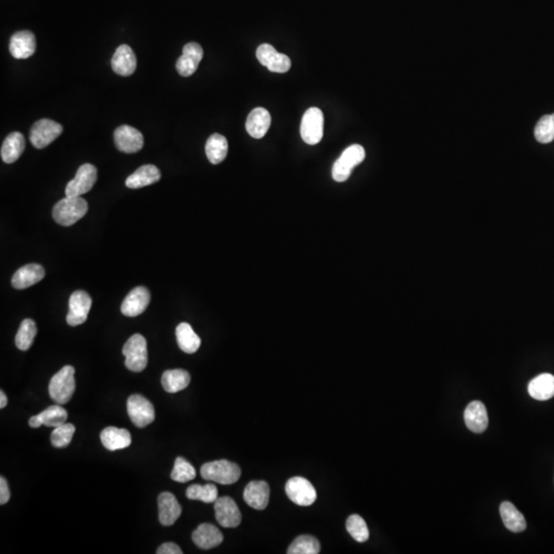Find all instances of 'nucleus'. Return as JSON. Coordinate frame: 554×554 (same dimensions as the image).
<instances>
[{
    "label": "nucleus",
    "mask_w": 554,
    "mask_h": 554,
    "mask_svg": "<svg viewBox=\"0 0 554 554\" xmlns=\"http://www.w3.org/2000/svg\"><path fill=\"white\" fill-rule=\"evenodd\" d=\"M89 210L87 201L80 196H66L56 203L53 218L60 225L72 226L85 216Z\"/></svg>",
    "instance_id": "1"
},
{
    "label": "nucleus",
    "mask_w": 554,
    "mask_h": 554,
    "mask_svg": "<svg viewBox=\"0 0 554 554\" xmlns=\"http://www.w3.org/2000/svg\"><path fill=\"white\" fill-rule=\"evenodd\" d=\"M76 370L73 366H65L51 379L49 392L52 399L58 404L70 402L76 391Z\"/></svg>",
    "instance_id": "2"
},
{
    "label": "nucleus",
    "mask_w": 554,
    "mask_h": 554,
    "mask_svg": "<svg viewBox=\"0 0 554 554\" xmlns=\"http://www.w3.org/2000/svg\"><path fill=\"white\" fill-rule=\"evenodd\" d=\"M200 474L205 481L220 485H233L241 476V467L228 460L212 461L201 466Z\"/></svg>",
    "instance_id": "3"
},
{
    "label": "nucleus",
    "mask_w": 554,
    "mask_h": 554,
    "mask_svg": "<svg viewBox=\"0 0 554 554\" xmlns=\"http://www.w3.org/2000/svg\"><path fill=\"white\" fill-rule=\"evenodd\" d=\"M365 157V148L361 145L355 144L348 147L332 166V179L336 182H345L349 179L354 167L361 164Z\"/></svg>",
    "instance_id": "4"
},
{
    "label": "nucleus",
    "mask_w": 554,
    "mask_h": 554,
    "mask_svg": "<svg viewBox=\"0 0 554 554\" xmlns=\"http://www.w3.org/2000/svg\"><path fill=\"white\" fill-rule=\"evenodd\" d=\"M122 354L126 356L128 370L135 373L142 372L148 363L146 339L140 334L133 335L124 344Z\"/></svg>",
    "instance_id": "5"
},
{
    "label": "nucleus",
    "mask_w": 554,
    "mask_h": 554,
    "mask_svg": "<svg viewBox=\"0 0 554 554\" xmlns=\"http://www.w3.org/2000/svg\"><path fill=\"white\" fill-rule=\"evenodd\" d=\"M323 111L316 107L309 108L303 115L300 133L303 141L306 144L316 145L323 137Z\"/></svg>",
    "instance_id": "6"
},
{
    "label": "nucleus",
    "mask_w": 554,
    "mask_h": 554,
    "mask_svg": "<svg viewBox=\"0 0 554 554\" xmlns=\"http://www.w3.org/2000/svg\"><path fill=\"white\" fill-rule=\"evenodd\" d=\"M126 409L133 424L139 428H144L155 421V407L146 397L133 395L126 402Z\"/></svg>",
    "instance_id": "7"
},
{
    "label": "nucleus",
    "mask_w": 554,
    "mask_h": 554,
    "mask_svg": "<svg viewBox=\"0 0 554 554\" xmlns=\"http://www.w3.org/2000/svg\"><path fill=\"white\" fill-rule=\"evenodd\" d=\"M63 133V126L52 119H40L30 130V141L37 149H44L53 143Z\"/></svg>",
    "instance_id": "8"
},
{
    "label": "nucleus",
    "mask_w": 554,
    "mask_h": 554,
    "mask_svg": "<svg viewBox=\"0 0 554 554\" xmlns=\"http://www.w3.org/2000/svg\"><path fill=\"white\" fill-rule=\"evenodd\" d=\"M286 493L291 501L299 506H311L318 498V493L311 481L304 477L296 476L289 479Z\"/></svg>",
    "instance_id": "9"
},
{
    "label": "nucleus",
    "mask_w": 554,
    "mask_h": 554,
    "mask_svg": "<svg viewBox=\"0 0 554 554\" xmlns=\"http://www.w3.org/2000/svg\"><path fill=\"white\" fill-rule=\"evenodd\" d=\"M98 178V171L96 167L90 164H83L73 180L68 183L65 193L66 196H81L88 193L96 184Z\"/></svg>",
    "instance_id": "10"
},
{
    "label": "nucleus",
    "mask_w": 554,
    "mask_h": 554,
    "mask_svg": "<svg viewBox=\"0 0 554 554\" xmlns=\"http://www.w3.org/2000/svg\"><path fill=\"white\" fill-rule=\"evenodd\" d=\"M92 307V298L87 291H76L69 299V312L67 314V323L71 327H78L87 322L88 315Z\"/></svg>",
    "instance_id": "11"
},
{
    "label": "nucleus",
    "mask_w": 554,
    "mask_h": 554,
    "mask_svg": "<svg viewBox=\"0 0 554 554\" xmlns=\"http://www.w3.org/2000/svg\"><path fill=\"white\" fill-rule=\"evenodd\" d=\"M257 59L263 66L268 68L269 71L275 73H286L291 68V60L284 54L278 53L271 44L260 45L257 49Z\"/></svg>",
    "instance_id": "12"
},
{
    "label": "nucleus",
    "mask_w": 554,
    "mask_h": 554,
    "mask_svg": "<svg viewBox=\"0 0 554 554\" xmlns=\"http://www.w3.org/2000/svg\"><path fill=\"white\" fill-rule=\"evenodd\" d=\"M217 522L223 528H236L241 522V513L234 500L230 497H220L215 502Z\"/></svg>",
    "instance_id": "13"
},
{
    "label": "nucleus",
    "mask_w": 554,
    "mask_h": 554,
    "mask_svg": "<svg viewBox=\"0 0 554 554\" xmlns=\"http://www.w3.org/2000/svg\"><path fill=\"white\" fill-rule=\"evenodd\" d=\"M117 149L124 153H136L144 146V137L140 131L130 126H121L114 132Z\"/></svg>",
    "instance_id": "14"
},
{
    "label": "nucleus",
    "mask_w": 554,
    "mask_h": 554,
    "mask_svg": "<svg viewBox=\"0 0 554 554\" xmlns=\"http://www.w3.org/2000/svg\"><path fill=\"white\" fill-rule=\"evenodd\" d=\"M203 58V49L201 45L196 42H189L183 47V54L178 59L177 68L178 73L183 78H188L192 74L195 73L198 65Z\"/></svg>",
    "instance_id": "15"
},
{
    "label": "nucleus",
    "mask_w": 554,
    "mask_h": 554,
    "mask_svg": "<svg viewBox=\"0 0 554 554\" xmlns=\"http://www.w3.org/2000/svg\"><path fill=\"white\" fill-rule=\"evenodd\" d=\"M151 296L145 287H137L126 296L121 304V313L128 318H136L146 311Z\"/></svg>",
    "instance_id": "16"
},
{
    "label": "nucleus",
    "mask_w": 554,
    "mask_h": 554,
    "mask_svg": "<svg viewBox=\"0 0 554 554\" xmlns=\"http://www.w3.org/2000/svg\"><path fill=\"white\" fill-rule=\"evenodd\" d=\"M113 71L119 76H131L137 68V58L132 47L128 44H121L117 47L111 60Z\"/></svg>",
    "instance_id": "17"
},
{
    "label": "nucleus",
    "mask_w": 554,
    "mask_h": 554,
    "mask_svg": "<svg viewBox=\"0 0 554 554\" xmlns=\"http://www.w3.org/2000/svg\"><path fill=\"white\" fill-rule=\"evenodd\" d=\"M182 513V507L171 493L164 492L158 496V519L164 526H173Z\"/></svg>",
    "instance_id": "18"
},
{
    "label": "nucleus",
    "mask_w": 554,
    "mask_h": 554,
    "mask_svg": "<svg viewBox=\"0 0 554 554\" xmlns=\"http://www.w3.org/2000/svg\"><path fill=\"white\" fill-rule=\"evenodd\" d=\"M36 51L35 35L31 31L16 32L11 37L10 52L18 60L30 58Z\"/></svg>",
    "instance_id": "19"
},
{
    "label": "nucleus",
    "mask_w": 554,
    "mask_h": 554,
    "mask_svg": "<svg viewBox=\"0 0 554 554\" xmlns=\"http://www.w3.org/2000/svg\"><path fill=\"white\" fill-rule=\"evenodd\" d=\"M269 496H270V488L266 481H251L244 488V501L254 510H265L268 506Z\"/></svg>",
    "instance_id": "20"
},
{
    "label": "nucleus",
    "mask_w": 554,
    "mask_h": 554,
    "mask_svg": "<svg viewBox=\"0 0 554 554\" xmlns=\"http://www.w3.org/2000/svg\"><path fill=\"white\" fill-rule=\"evenodd\" d=\"M44 267L40 264H28V265L23 266L16 271L11 278V284L13 288L17 289L30 288L40 282V280L44 279Z\"/></svg>",
    "instance_id": "21"
},
{
    "label": "nucleus",
    "mask_w": 554,
    "mask_h": 554,
    "mask_svg": "<svg viewBox=\"0 0 554 554\" xmlns=\"http://www.w3.org/2000/svg\"><path fill=\"white\" fill-rule=\"evenodd\" d=\"M466 426L474 433H483L487 430L488 417L485 404L481 402H472L468 404L464 413Z\"/></svg>",
    "instance_id": "22"
},
{
    "label": "nucleus",
    "mask_w": 554,
    "mask_h": 554,
    "mask_svg": "<svg viewBox=\"0 0 554 554\" xmlns=\"http://www.w3.org/2000/svg\"><path fill=\"white\" fill-rule=\"evenodd\" d=\"M68 419V413L60 404L51 406L45 409L38 415L33 416L29 420V425L32 428H40L42 425L47 427H58L65 424Z\"/></svg>",
    "instance_id": "23"
},
{
    "label": "nucleus",
    "mask_w": 554,
    "mask_h": 554,
    "mask_svg": "<svg viewBox=\"0 0 554 554\" xmlns=\"http://www.w3.org/2000/svg\"><path fill=\"white\" fill-rule=\"evenodd\" d=\"M223 534L221 533V531L211 524H200L198 529L192 533V540H193L194 544L205 550L219 546L223 542Z\"/></svg>",
    "instance_id": "24"
},
{
    "label": "nucleus",
    "mask_w": 554,
    "mask_h": 554,
    "mask_svg": "<svg viewBox=\"0 0 554 554\" xmlns=\"http://www.w3.org/2000/svg\"><path fill=\"white\" fill-rule=\"evenodd\" d=\"M270 124V113L264 108H255L246 119V132L255 139H261L268 132Z\"/></svg>",
    "instance_id": "25"
},
{
    "label": "nucleus",
    "mask_w": 554,
    "mask_h": 554,
    "mask_svg": "<svg viewBox=\"0 0 554 554\" xmlns=\"http://www.w3.org/2000/svg\"><path fill=\"white\" fill-rule=\"evenodd\" d=\"M101 442L108 451H119L130 447L132 443V436L126 429L109 426L102 431Z\"/></svg>",
    "instance_id": "26"
},
{
    "label": "nucleus",
    "mask_w": 554,
    "mask_h": 554,
    "mask_svg": "<svg viewBox=\"0 0 554 554\" xmlns=\"http://www.w3.org/2000/svg\"><path fill=\"white\" fill-rule=\"evenodd\" d=\"M162 178L159 169L153 164H145L139 167L135 173L128 176L126 181L128 188L139 189L155 184Z\"/></svg>",
    "instance_id": "27"
},
{
    "label": "nucleus",
    "mask_w": 554,
    "mask_h": 554,
    "mask_svg": "<svg viewBox=\"0 0 554 554\" xmlns=\"http://www.w3.org/2000/svg\"><path fill=\"white\" fill-rule=\"evenodd\" d=\"M25 150V138L21 133L13 132L6 137L1 146L2 160L6 164H13L17 162Z\"/></svg>",
    "instance_id": "28"
},
{
    "label": "nucleus",
    "mask_w": 554,
    "mask_h": 554,
    "mask_svg": "<svg viewBox=\"0 0 554 554\" xmlns=\"http://www.w3.org/2000/svg\"><path fill=\"white\" fill-rule=\"evenodd\" d=\"M529 395L537 400H548L554 397V376L541 374L534 378L528 386Z\"/></svg>",
    "instance_id": "29"
},
{
    "label": "nucleus",
    "mask_w": 554,
    "mask_h": 554,
    "mask_svg": "<svg viewBox=\"0 0 554 554\" xmlns=\"http://www.w3.org/2000/svg\"><path fill=\"white\" fill-rule=\"evenodd\" d=\"M500 514L506 529L513 533L524 532L526 522L524 515L510 502H503L500 506Z\"/></svg>",
    "instance_id": "30"
},
{
    "label": "nucleus",
    "mask_w": 554,
    "mask_h": 554,
    "mask_svg": "<svg viewBox=\"0 0 554 554\" xmlns=\"http://www.w3.org/2000/svg\"><path fill=\"white\" fill-rule=\"evenodd\" d=\"M176 337L179 347L185 354H195L200 349L201 340L200 337L193 331L191 325L187 323H182L176 329Z\"/></svg>",
    "instance_id": "31"
},
{
    "label": "nucleus",
    "mask_w": 554,
    "mask_h": 554,
    "mask_svg": "<svg viewBox=\"0 0 554 554\" xmlns=\"http://www.w3.org/2000/svg\"><path fill=\"white\" fill-rule=\"evenodd\" d=\"M191 377L187 371L169 370L166 371L162 377V387L169 393H177L188 387Z\"/></svg>",
    "instance_id": "32"
},
{
    "label": "nucleus",
    "mask_w": 554,
    "mask_h": 554,
    "mask_svg": "<svg viewBox=\"0 0 554 554\" xmlns=\"http://www.w3.org/2000/svg\"><path fill=\"white\" fill-rule=\"evenodd\" d=\"M207 159L212 164H219L228 155V142L220 133H212L205 144Z\"/></svg>",
    "instance_id": "33"
},
{
    "label": "nucleus",
    "mask_w": 554,
    "mask_h": 554,
    "mask_svg": "<svg viewBox=\"0 0 554 554\" xmlns=\"http://www.w3.org/2000/svg\"><path fill=\"white\" fill-rule=\"evenodd\" d=\"M37 334V327L34 320L26 318L20 325L16 335V346L22 351H27L32 346L34 338Z\"/></svg>",
    "instance_id": "34"
},
{
    "label": "nucleus",
    "mask_w": 554,
    "mask_h": 554,
    "mask_svg": "<svg viewBox=\"0 0 554 554\" xmlns=\"http://www.w3.org/2000/svg\"><path fill=\"white\" fill-rule=\"evenodd\" d=\"M187 498L190 500H198V501L205 502V503H215L218 497V488L212 483L201 486L198 483L190 486L186 490Z\"/></svg>",
    "instance_id": "35"
},
{
    "label": "nucleus",
    "mask_w": 554,
    "mask_h": 554,
    "mask_svg": "<svg viewBox=\"0 0 554 554\" xmlns=\"http://www.w3.org/2000/svg\"><path fill=\"white\" fill-rule=\"evenodd\" d=\"M320 553V545L316 538L309 535H302L296 538L293 543L289 545V554H318Z\"/></svg>",
    "instance_id": "36"
},
{
    "label": "nucleus",
    "mask_w": 554,
    "mask_h": 554,
    "mask_svg": "<svg viewBox=\"0 0 554 554\" xmlns=\"http://www.w3.org/2000/svg\"><path fill=\"white\" fill-rule=\"evenodd\" d=\"M346 529L355 541L359 542V543L368 541V537H370L365 519L359 515H350L346 522Z\"/></svg>",
    "instance_id": "37"
},
{
    "label": "nucleus",
    "mask_w": 554,
    "mask_h": 554,
    "mask_svg": "<svg viewBox=\"0 0 554 554\" xmlns=\"http://www.w3.org/2000/svg\"><path fill=\"white\" fill-rule=\"evenodd\" d=\"M196 477L195 468L193 467L186 459L178 457L174 465L171 478L177 483H185L193 481Z\"/></svg>",
    "instance_id": "38"
},
{
    "label": "nucleus",
    "mask_w": 554,
    "mask_h": 554,
    "mask_svg": "<svg viewBox=\"0 0 554 554\" xmlns=\"http://www.w3.org/2000/svg\"><path fill=\"white\" fill-rule=\"evenodd\" d=\"M535 138L539 143L548 144L554 140V114L545 115L535 128Z\"/></svg>",
    "instance_id": "39"
},
{
    "label": "nucleus",
    "mask_w": 554,
    "mask_h": 554,
    "mask_svg": "<svg viewBox=\"0 0 554 554\" xmlns=\"http://www.w3.org/2000/svg\"><path fill=\"white\" fill-rule=\"evenodd\" d=\"M76 433V426L70 423H65L54 429L51 436L52 445L56 447H65L71 442Z\"/></svg>",
    "instance_id": "40"
},
{
    "label": "nucleus",
    "mask_w": 554,
    "mask_h": 554,
    "mask_svg": "<svg viewBox=\"0 0 554 554\" xmlns=\"http://www.w3.org/2000/svg\"><path fill=\"white\" fill-rule=\"evenodd\" d=\"M11 498V490L8 488V481L4 476L0 477V504L4 505L8 503Z\"/></svg>",
    "instance_id": "41"
},
{
    "label": "nucleus",
    "mask_w": 554,
    "mask_h": 554,
    "mask_svg": "<svg viewBox=\"0 0 554 554\" xmlns=\"http://www.w3.org/2000/svg\"><path fill=\"white\" fill-rule=\"evenodd\" d=\"M157 554H182L183 551L181 550L180 547L178 546L177 544L173 543V542H167V543H164L160 545L158 547L157 551H156Z\"/></svg>",
    "instance_id": "42"
},
{
    "label": "nucleus",
    "mask_w": 554,
    "mask_h": 554,
    "mask_svg": "<svg viewBox=\"0 0 554 554\" xmlns=\"http://www.w3.org/2000/svg\"><path fill=\"white\" fill-rule=\"evenodd\" d=\"M8 404V397H6V393L4 391H0V409H4Z\"/></svg>",
    "instance_id": "43"
}]
</instances>
